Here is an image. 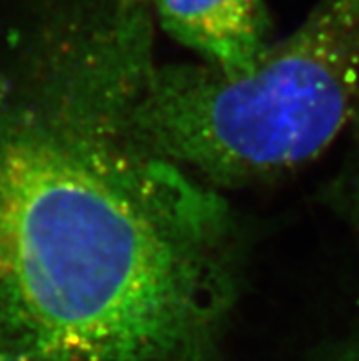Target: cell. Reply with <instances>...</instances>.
<instances>
[{"label": "cell", "mask_w": 359, "mask_h": 361, "mask_svg": "<svg viewBox=\"0 0 359 361\" xmlns=\"http://www.w3.org/2000/svg\"><path fill=\"white\" fill-rule=\"evenodd\" d=\"M359 96V0H319L305 23L244 72L152 73L132 110L143 142L217 178H253L314 160Z\"/></svg>", "instance_id": "cell-2"}, {"label": "cell", "mask_w": 359, "mask_h": 361, "mask_svg": "<svg viewBox=\"0 0 359 361\" xmlns=\"http://www.w3.org/2000/svg\"><path fill=\"white\" fill-rule=\"evenodd\" d=\"M116 2H118V4H123V6H132V8L149 4V0H116Z\"/></svg>", "instance_id": "cell-5"}, {"label": "cell", "mask_w": 359, "mask_h": 361, "mask_svg": "<svg viewBox=\"0 0 359 361\" xmlns=\"http://www.w3.org/2000/svg\"><path fill=\"white\" fill-rule=\"evenodd\" d=\"M358 204H359V182H358Z\"/></svg>", "instance_id": "cell-7"}, {"label": "cell", "mask_w": 359, "mask_h": 361, "mask_svg": "<svg viewBox=\"0 0 359 361\" xmlns=\"http://www.w3.org/2000/svg\"><path fill=\"white\" fill-rule=\"evenodd\" d=\"M213 215L165 165L0 114V326L35 361H164L207 329Z\"/></svg>", "instance_id": "cell-1"}, {"label": "cell", "mask_w": 359, "mask_h": 361, "mask_svg": "<svg viewBox=\"0 0 359 361\" xmlns=\"http://www.w3.org/2000/svg\"><path fill=\"white\" fill-rule=\"evenodd\" d=\"M0 361H35L0 326Z\"/></svg>", "instance_id": "cell-4"}, {"label": "cell", "mask_w": 359, "mask_h": 361, "mask_svg": "<svg viewBox=\"0 0 359 361\" xmlns=\"http://www.w3.org/2000/svg\"><path fill=\"white\" fill-rule=\"evenodd\" d=\"M343 361H359V354H355V356H352V357H346V360H343Z\"/></svg>", "instance_id": "cell-6"}, {"label": "cell", "mask_w": 359, "mask_h": 361, "mask_svg": "<svg viewBox=\"0 0 359 361\" xmlns=\"http://www.w3.org/2000/svg\"><path fill=\"white\" fill-rule=\"evenodd\" d=\"M178 42L224 72H244L268 48L264 0H149Z\"/></svg>", "instance_id": "cell-3"}]
</instances>
